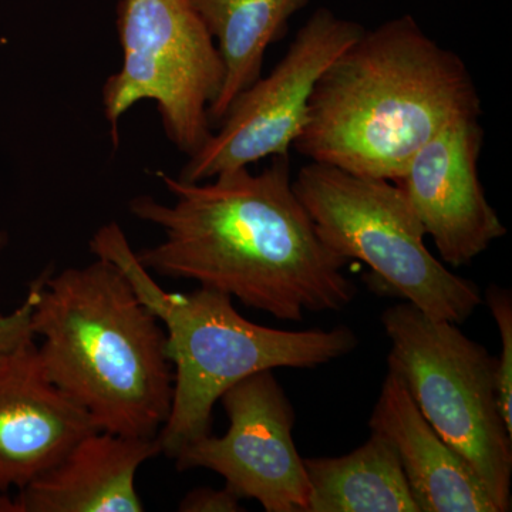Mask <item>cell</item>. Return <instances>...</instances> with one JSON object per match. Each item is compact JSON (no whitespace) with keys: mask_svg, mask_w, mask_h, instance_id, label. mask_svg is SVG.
Masks as SVG:
<instances>
[{"mask_svg":"<svg viewBox=\"0 0 512 512\" xmlns=\"http://www.w3.org/2000/svg\"><path fill=\"white\" fill-rule=\"evenodd\" d=\"M160 454L157 437L96 430L15 498L22 512H143L137 473Z\"/></svg>","mask_w":512,"mask_h":512,"instance_id":"cell-13","label":"cell"},{"mask_svg":"<svg viewBox=\"0 0 512 512\" xmlns=\"http://www.w3.org/2000/svg\"><path fill=\"white\" fill-rule=\"evenodd\" d=\"M382 323L390 372L441 439L466 458L498 511H510L512 434L498 407L497 359L456 323L409 302L386 309Z\"/></svg>","mask_w":512,"mask_h":512,"instance_id":"cell-6","label":"cell"},{"mask_svg":"<svg viewBox=\"0 0 512 512\" xmlns=\"http://www.w3.org/2000/svg\"><path fill=\"white\" fill-rule=\"evenodd\" d=\"M97 258L126 276L138 299L160 320L174 370L170 416L158 433L161 454L174 458L191 441L211 434L212 412L222 394L245 377L275 370L315 369L356 349L348 326L330 330L266 328L245 319L231 296L214 289L165 292L138 261L116 222L101 227L90 241Z\"/></svg>","mask_w":512,"mask_h":512,"instance_id":"cell-4","label":"cell"},{"mask_svg":"<svg viewBox=\"0 0 512 512\" xmlns=\"http://www.w3.org/2000/svg\"><path fill=\"white\" fill-rule=\"evenodd\" d=\"M3 245H5V237L0 232V249ZM33 303L35 298L29 289L25 301L20 303L15 311L0 313V356L35 338L32 332Z\"/></svg>","mask_w":512,"mask_h":512,"instance_id":"cell-17","label":"cell"},{"mask_svg":"<svg viewBox=\"0 0 512 512\" xmlns=\"http://www.w3.org/2000/svg\"><path fill=\"white\" fill-rule=\"evenodd\" d=\"M481 113L464 60L403 15L365 30L323 72L293 148L312 163L397 183L431 138Z\"/></svg>","mask_w":512,"mask_h":512,"instance_id":"cell-2","label":"cell"},{"mask_svg":"<svg viewBox=\"0 0 512 512\" xmlns=\"http://www.w3.org/2000/svg\"><path fill=\"white\" fill-rule=\"evenodd\" d=\"M480 117L458 120L414 154L397 185L409 198L441 261L460 268L507 234L478 175Z\"/></svg>","mask_w":512,"mask_h":512,"instance_id":"cell-10","label":"cell"},{"mask_svg":"<svg viewBox=\"0 0 512 512\" xmlns=\"http://www.w3.org/2000/svg\"><path fill=\"white\" fill-rule=\"evenodd\" d=\"M96 430L47 377L35 338L0 356V494L43 476Z\"/></svg>","mask_w":512,"mask_h":512,"instance_id":"cell-11","label":"cell"},{"mask_svg":"<svg viewBox=\"0 0 512 512\" xmlns=\"http://www.w3.org/2000/svg\"><path fill=\"white\" fill-rule=\"evenodd\" d=\"M0 512H22L15 497L9 494H0Z\"/></svg>","mask_w":512,"mask_h":512,"instance_id":"cell-19","label":"cell"},{"mask_svg":"<svg viewBox=\"0 0 512 512\" xmlns=\"http://www.w3.org/2000/svg\"><path fill=\"white\" fill-rule=\"evenodd\" d=\"M293 190L322 241L369 266L384 291L456 325L483 303L476 282L451 272L427 249L426 232L393 181L309 161L293 178Z\"/></svg>","mask_w":512,"mask_h":512,"instance_id":"cell-5","label":"cell"},{"mask_svg":"<svg viewBox=\"0 0 512 512\" xmlns=\"http://www.w3.org/2000/svg\"><path fill=\"white\" fill-rule=\"evenodd\" d=\"M220 400L227 433L181 448L173 458L177 470L214 471L232 493L258 501L266 512H308V476L293 441L295 412L274 370L245 377Z\"/></svg>","mask_w":512,"mask_h":512,"instance_id":"cell-9","label":"cell"},{"mask_svg":"<svg viewBox=\"0 0 512 512\" xmlns=\"http://www.w3.org/2000/svg\"><path fill=\"white\" fill-rule=\"evenodd\" d=\"M117 15L123 63L103 87L114 143L124 114L153 100L168 140L192 156L214 130L208 110L224 79L214 37L194 0H121Z\"/></svg>","mask_w":512,"mask_h":512,"instance_id":"cell-7","label":"cell"},{"mask_svg":"<svg viewBox=\"0 0 512 512\" xmlns=\"http://www.w3.org/2000/svg\"><path fill=\"white\" fill-rule=\"evenodd\" d=\"M202 183L157 173L173 204L141 195L130 201L137 220L164 239L137 254L148 272L227 293L275 319L301 322L305 313L343 311L357 288L293 190L291 156L271 158Z\"/></svg>","mask_w":512,"mask_h":512,"instance_id":"cell-1","label":"cell"},{"mask_svg":"<svg viewBox=\"0 0 512 512\" xmlns=\"http://www.w3.org/2000/svg\"><path fill=\"white\" fill-rule=\"evenodd\" d=\"M369 427L396 450L420 512H500L466 458L441 439L390 370Z\"/></svg>","mask_w":512,"mask_h":512,"instance_id":"cell-12","label":"cell"},{"mask_svg":"<svg viewBox=\"0 0 512 512\" xmlns=\"http://www.w3.org/2000/svg\"><path fill=\"white\" fill-rule=\"evenodd\" d=\"M177 510L180 512H239L244 511V508L241 507V498L232 493L228 487L222 490L198 487L184 495Z\"/></svg>","mask_w":512,"mask_h":512,"instance_id":"cell-18","label":"cell"},{"mask_svg":"<svg viewBox=\"0 0 512 512\" xmlns=\"http://www.w3.org/2000/svg\"><path fill=\"white\" fill-rule=\"evenodd\" d=\"M309 0H194L214 37L224 79L208 110L212 128L224 119L239 93L262 76L266 52L288 30L289 20Z\"/></svg>","mask_w":512,"mask_h":512,"instance_id":"cell-14","label":"cell"},{"mask_svg":"<svg viewBox=\"0 0 512 512\" xmlns=\"http://www.w3.org/2000/svg\"><path fill=\"white\" fill-rule=\"evenodd\" d=\"M29 289L47 377L97 430L156 439L170 416L174 370L163 325L123 272L97 258L43 272Z\"/></svg>","mask_w":512,"mask_h":512,"instance_id":"cell-3","label":"cell"},{"mask_svg":"<svg viewBox=\"0 0 512 512\" xmlns=\"http://www.w3.org/2000/svg\"><path fill=\"white\" fill-rule=\"evenodd\" d=\"M365 30L328 8L316 9L272 72L235 97L220 128L188 157L178 180L202 183L265 158L289 156L319 77Z\"/></svg>","mask_w":512,"mask_h":512,"instance_id":"cell-8","label":"cell"},{"mask_svg":"<svg viewBox=\"0 0 512 512\" xmlns=\"http://www.w3.org/2000/svg\"><path fill=\"white\" fill-rule=\"evenodd\" d=\"M303 464L308 512H420L396 450L375 431L346 456L303 458Z\"/></svg>","mask_w":512,"mask_h":512,"instance_id":"cell-15","label":"cell"},{"mask_svg":"<svg viewBox=\"0 0 512 512\" xmlns=\"http://www.w3.org/2000/svg\"><path fill=\"white\" fill-rule=\"evenodd\" d=\"M491 315L497 323L501 335L500 359L495 367V387H497L498 407L507 430L512 434V298L508 289L498 286L485 293Z\"/></svg>","mask_w":512,"mask_h":512,"instance_id":"cell-16","label":"cell"}]
</instances>
